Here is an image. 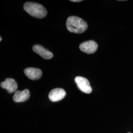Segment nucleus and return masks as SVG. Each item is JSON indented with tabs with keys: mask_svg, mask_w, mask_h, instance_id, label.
I'll return each mask as SVG.
<instances>
[{
	"mask_svg": "<svg viewBox=\"0 0 133 133\" xmlns=\"http://www.w3.org/2000/svg\"><path fill=\"white\" fill-rule=\"evenodd\" d=\"M71 1L72 2H81L82 1L81 0H71Z\"/></svg>",
	"mask_w": 133,
	"mask_h": 133,
	"instance_id": "9d476101",
	"label": "nucleus"
},
{
	"mask_svg": "<svg viewBox=\"0 0 133 133\" xmlns=\"http://www.w3.org/2000/svg\"><path fill=\"white\" fill-rule=\"evenodd\" d=\"M30 97V91L26 89L23 91H17L14 95L13 100L16 103L24 102L28 100Z\"/></svg>",
	"mask_w": 133,
	"mask_h": 133,
	"instance_id": "1a4fd4ad",
	"label": "nucleus"
},
{
	"mask_svg": "<svg viewBox=\"0 0 133 133\" xmlns=\"http://www.w3.org/2000/svg\"><path fill=\"white\" fill-rule=\"evenodd\" d=\"M24 9L29 14L37 18H43L48 14L45 8L41 4L33 2H27L24 5Z\"/></svg>",
	"mask_w": 133,
	"mask_h": 133,
	"instance_id": "f03ea898",
	"label": "nucleus"
},
{
	"mask_svg": "<svg viewBox=\"0 0 133 133\" xmlns=\"http://www.w3.org/2000/svg\"><path fill=\"white\" fill-rule=\"evenodd\" d=\"M1 87L6 89L10 93L16 92L18 88V85L14 79L8 78L5 81L1 83Z\"/></svg>",
	"mask_w": 133,
	"mask_h": 133,
	"instance_id": "423d86ee",
	"label": "nucleus"
},
{
	"mask_svg": "<svg viewBox=\"0 0 133 133\" xmlns=\"http://www.w3.org/2000/svg\"><path fill=\"white\" fill-rule=\"evenodd\" d=\"M130 133V132H129V133Z\"/></svg>",
	"mask_w": 133,
	"mask_h": 133,
	"instance_id": "f8f14e48",
	"label": "nucleus"
},
{
	"mask_svg": "<svg viewBox=\"0 0 133 133\" xmlns=\"http://www.w3.org/2000/svg\"><path fill=\"white\" fill-rule=\"evenodd\" d=\"M0 39H1V40H0V41L1 42L2 41V37H0Z\"/></svg>",
	"mask_w": 133,
	"mask_h": 133,
	"instance_id": "9b49d317",
	"label": "nucleus"
},
{
	"mask_svg": "<svg viewBox=\"0 0 133 133\" xmlns=\"http://www.w3.org/2000/svg\"><path fill=\"white\" fill-rule=\"evenodd\" d=\"M66 95V92L62 88H55L51 91L48 95L49 100L53 102H56L62 100Z\"/></svg>",
	"mask_w": 133,
	"mask_h": 133,
	"instance_id": "39448f33",
	"label": "nucleus"
},
{
	"mask_svg": "<svg viewBox=\"0 0 133 133\" xmlns=\"http://www.w3.org/2000/svg\"><path fill=\"white\" fill-rule=\"evenodd\" d=\"M98 48V44L94 41H88L81 43L79 45L81 51L86 54L95 53Z\"/></svg>",
	"mask_w": 133,
	"mask_h": 133,
	"instance_id": "20e7f679",
	"label": "nucleus"
},
{
	"mask_svg": "<svg viewBox=\"0 0 133 133\" xmlns=\"http://www.w3.org/2000/svg\"><path fill=\"white\" fill-rule=\"evenodd\" d=\"M66 26L69 32L76 34L83 33L88 28V25L84 20L75 16L68 18Z\"/></svg>",
	"mask_w": 133,
	"mask_h": 133,
	"instance_id": "f257e3e1",
	"label": "nucleus"
},
{
	"mask_svg": "<svg viewBox=\"0 0 133 133\" xmlns=\"http://www.w3.org/2000/svg\"><path fill=\"white\" fill-rule=\"evenodd\" d=\"M75 81L77 87L81 91L86 94H90L92 92V87L89 81L87 78L82 76H76Z\"/></svg>",
	"mask_w": 133,
	"mask_h": 133,
	"instance_id": "7ed1b4c3",
	"label": "nucleus"
},
{
	"mask_svg": "<svg viewBox=\"0 0 133 133\" xmlns=\"http://www.w3.org/2000/svg\"><path fill=\"white\" fill-rule=\"evenodd\" d=\"M33 50L35 52L37 53L39 56L45 59H50L53 56L52 53L46 50L43 46L39 44H36L34 45Z\"/></svg>",
	"mask_w": 133,
	"mask_h": 133,
	"instance_id": "6e6552de",
	"label": "nucleus"
},
{
	"mask_svg": "<svg viewBox=\"0 0 133 133\" xmlns=\"http://www.w3.org/2000/svg\"><path fill=\"white\" fill-rule=\"evenodd\" d=\"M25 75L31 80H38L41 78L43 72L41 70L35 68H28L24 70Z\"/></svg>",
	"mask_w": 133,
	"mask_h": 133,
	"instance_id": "0eeeda50",
	"label": "nucleus"
}]
</instances>
